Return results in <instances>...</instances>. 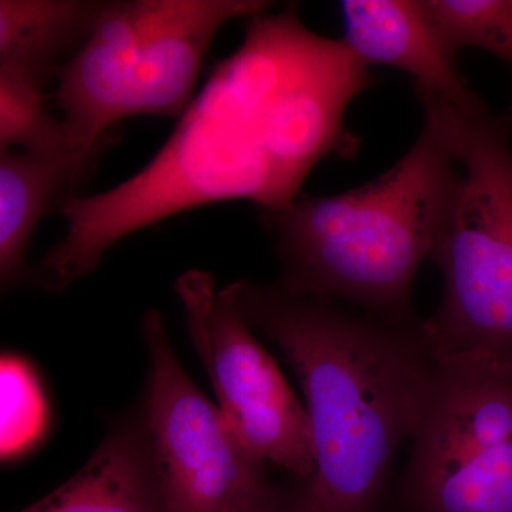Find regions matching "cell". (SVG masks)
<instances>
[{"mask_svg": "<svg viewBox=\"0 0 512 512\" xmlns=\"http://www.w3.org/2000/svg\"><path fill=\"white\" fill-rule=\"evenodd\" d=\"M67 154L5 150L0 154V281L2 288L29 276L28 249L37 225L80 177Z\"/></svg>", "mask_w": 512, "mask_h": 512, "instance_id": "obj_12", "label": "cell"}, {"mask_svg": "<svg viewBox=\"0 0 512 512\" xmlns=\"http://www.w3.org/2000/svg\"><path fill=\"white\" fill-rule=\"evenodd\" d=\"M461 178L433 259L443 275L439 311L423 322L434 355L512 362L511 117L487 107L427 106Z\"/></svg>", "mask_w": 512, "mask_h": 512, "instance_id": "obj_5", "label": "cell"}, {"mask_svg": "<svg viewBox=\"0 0 512 512\" xmlns=\"http://www.w3.org/2000/svg\"><path fill=\"white\" fill-rule=\"evenodd\" d=\"M103 2L0 0V76L45 89L86 42Z\"/></svg>", "mask_w": 512, "mask_h": 512, "instance_id": "obj_11", "label": "cell"}, {"mask_svg": "<svg viewBox=\"0 0 512 512\" xmlns=\"http://www.w3.org/2000/svg\"><path fill=\"white\" fill-rule=\"evenodd\" d=\"M268 6L261 0L103 2L86 42L57 76L60 120L79 170L117 121L181 116L218 30Z\"/></svg>", "mask_w": 512, "mask_h": 512, "instance_id": "obj_4", "label": "cell"}, {"mask_svg": "<svg viewBox=\"0 0 512 512\" xmlns=\"http://www.w3.org/2000/svg\"><path fill=\"white\" fill-rule=\"evenodd\" d=\"M284 488L276 487L269 478L239 491L222 512H274Z\"/></svg>", "mask_w": 512, "mask_h": 512, "instance_id": "obj_16", "label": "cell"}, {"mask_svg": "<svg viewBox=\"0 0 512 512\" xmlns=\"http://www.w3.org/2000/svg\"><path fill=\"white\" fill-rule=\"evenodd\" d=\"M412 440L413 512H512V362L437 356Z\"/></svg>", "mask_w": 512, "mask_h": 512, "instance_id": "obj_6", "label": "cell"}, {"mask_svg": "<svg viewBox=\"0 0 512 512\" xmlns=\"http://www.w3.org/2000/svg\"><path fill=\"white\" fill-rule=\"evenodd\" d=\"M45 402L28 363L2 359V454L22 453L39 439L45 423Z\"/></svg>", "mask_w": 512, "mask_h": 512, "instance_id": "obj_15", "label": "cell"}, {"mask_svg": "<svg viewBox=\"0 0 512 512\" xmlns=\"http://www.w3.org/2000/svg\"><path fill=\"white\" fill-rule=\"evenodd\" d=\"M175 292L217 406L239 439L262 463L312 478L315 451L305 406L231 296L200 269L178 276Z\"/></svg>", "mask_w": 512, "mask_h": 512, "instance_id": "obj_7", "label": "cell"}, {"mask_svg": "<svg viewBox=\"0 0 512 512\" xmlns=\"http://www.w3.org/2000/svg\"><path fill=\"white\" fill-rule=\"evenodd\" d=\"M367 83L345 43L313 35L295 9L251 16L242 45L217 64L150 163L110 190L64 198L66 235L37 281L64 291L120 239L192 208L289 204L313 165L342 147L343 109Z\"/></svg>", "mask_w": 512, "mask_h": 512, "instance_id": "obj_1", "label": "cell"}, {"mask_svg": "<svg viewBox=\"0 0 512 512\" xmlns=\"http://www.w3.org/2000/svg\"><path fill=\"white\" fill-rule=\"evenodd\" d=\"M148 384L144 419L168 512H222L249 485L268 478L220 407L187 375L163 315H144Z\"/></svg>", "mask_w": 512, "mask_h": 512, "instance_id": "obj_8", "label": "cell"}, {"mask_svg": "<svg viewBox=\"0 0 512 512\" xmlns=\"http://www.w3.org/2000/svg\"><path fill=\"white\" fill-rule=\"evenodd\" d=\"M20 512H168L143 407L117 420L70 480Z\"/></svg>", "mask_w": 512, "mask_h": 512, "instance_id": "obj_10", "label": "cell"}, {"mask_svg": "<svg viewBox=\"0 0 512 512\" xmlns=\"http://www.w3.org/2000/svg\"><path fill=\"white\" fill-rule=\"evenodd\" d=\"M460 178L456 158L424 126L406 156L372 183L264 210L284 266L282 288L413 320L414 278L433 256Z\"/></svg>", "mask_w": 512, "mask_h": 512, "instance_id": "obj_3", "label": "cell"}, {"mask_svg": "<svg viewBox=\"0 0 512 512\" xmlns=\"http://www.w3.org/2000/svg\"><path fill=\"white\" fill-rule=\"evenodd\" d=\"M274 512H325L316 500L308 478H296L292 490H284Z\"/></svg>", "mask_w": 512, "mask_h": 512, "instance_id": "obj_17", "label": "cell"}, {"mask_svg": "<svg viewBox=\"0 0 512 512\" xmlns=\"http://www.w3.org/2000/svg\"><path fill=\"white\" fill-rule=\"evenodd\" d=\"M225 291L248 325L281 349L301 383L315 451L308 480L323 511L376 512L436 372L423 323L359 318L332 299L281 285L237 281Z\"/></svg>", "mask_w": 512, "mask_h": 512, "instance_id": "obj_2", "label": "cell"}, {"mask_svg": "<svg viewBox=\"0 0 512 512\" xmlns=\"http://www.w3.org/2000/svg\"><path fill=\"white\" fill-rule=\"evenodd\" d=\"M451 53L477 47L512 67V0H424Z\"/></svg>", "mask_w": 512, "mask_h": 512, "instance_id": "obj_13", "label": "cell"}, {"mask_svg": "<svg viewBox=\"0 0 512 512\" xmlns=\"http://www.w3.org/2000/svg\"><path fill=\"white\" fill-rule=\"evenodd\" d=\"M0 147L73 158L62 120L47 106L45 89L9 76H0Z\"/></svg>", "mask_w": 512, "mask_h": 512, "instance_id": "obj_14", "label": "cell"}, {"mask_svg": "<svg viewBox=\"0 0 512 512\" xmlns=\"http://www.w3.org/2000/svg\"><path fill=\"white\" fill-rule=\"evenodd\" d=\"M345 45L362 64H382L409 74L423 106L487 107L468 87L456 55L441 39L424 2L345 0L340 3Z\"/></svg>", "mask_w": 512, "mask_h": 512, "instance_id": "obj_9", "label": "cell"}]
</instances>
